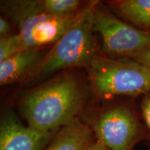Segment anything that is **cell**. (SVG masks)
<instances>
[{"instance_id":"6da1fadb","label":"cell","mask_w":150,"mask_h":150,"mask_svg":"<svg viewBox=\"0 0 150 150\" xmlns=\"http://www.w3.org/2000/svg\"><path fill=\"white\" fill-rule=\"evenodd\" d=\"M83 104L78 81L71 74L60 75L27 93L20 110L28 126L52 131L77 120Z\"/></svg>"},{"instance_id":"7a4b0ae2","label":"cell","mask_w":150,"mask_h":150,"mask_svg":"<svg viewBox=\"0 0 150 150\" xmlns=\"http://www.w3.org/2000/svg\"><path fill=\"white\" fill-rule=\"evenodd\" d=\"M87 5L72 13L54 15L44 10L41 0H15L1 1V11L18 28L24 47L38 48L57 42L81 18Z\"/></svg>"},{"instance_id":"3957f363","label":"cell","mask_w":150,"mask_h":150,"mask_svg":"<svg viewBox=\"0 0 150 150\" xmlns=\"http://www.w3.org/2000/svg\"><path fill=\"white\" fill-rule=\"evenodd\" d=\"M97 1L88 4L83 16L42 57L33 74L44 77L62 69L86 67L97 55L93 13Z\"/></svg>"},{"instance_id":"277c9868","label":"cell","mask_w":150,"mask_h":150,"mask_svg":"<svg viewBox=\"0 0 150 150\" xmlns=\"http://www.w3.org/2000/svg\"><path fill=\"white\" fill-rule=\"evenodd\" d=\"M87 69L94 89L101 96L150 93V69L131 59L115 60L97 54Z\"/></svg>"},{"instance_id":"5b68a950","label":"cell","mask_w":150,"mask_h":150,"mask_svg":"<svg viewBox=\"0 0 150 150\" xmlns=\"http://www.w3.org/2000/svg\"><path fill=\"white\" fill-rule=\"evenodd\" d=\"M93 30L102 39L103 49L111 56L129 58L150 46V33L118 19L98 2L93 13Z\"/></svg>"},{"instance_id":"8992f818","label":"cell","mask_w":150,"mask_h":150,"mask_svg":"<svg viewBox=\"0 0 150 150\" xmlns=\"http://www.w3.org/2000/svg\"><path fill=\"white\" fill-rule=\"evenodd\" d=\"M93 129L97 140L111 150H131L140 133L134 113L125 106H115L103 112Z\"/></svg>"},{"instance_id":"52a82bcc","label":"cell","mask_w":150,"mask_h":150,"mask_svg":"<svg viewBox=\"0 0 150 150\" xmlns=\"http://www.w3.org/2000/svg\"><path fill=\"white\" fill-rule=\"evenodd\" d=\"M58 130L42 131L24 126L13 112L4 115L0 125V150H42Z\"/></svg>"},{"instance_id":"ba28073f","label":"cell","mask_w":150,"mask_h":150,"mask_svg":"<svg viewBox=\"0 0 150 150\" xmlns=\"http://www.w3.org/2000/svg\"><path fill=\"white\" fill-rule=\"evenodd\" d=\"M42 58L38 48H28L0 63V84L7 85L33 72Z\"/></svg>"},{"instance_id":"9c48e42d","label":"cell","mask_w":150,"mask_h":150,"mask_svg":"<svg viewBox=\"0 0 150 150\" xmlns=\"http://www.w3.org/2000/svg\"><path fill=\"white\" fill-rule=\"evenodd\" d=\"M91 140V129L77 119L60 129L45 150H87Z\"/></svg>"},{"instance_id":"30bf717a","label":"cell","mask_w":150,"mask_h":150,"mask_svg":"<svg viewBox=\"0 0 150 150\" xmlns=\"http://www.w3.org/2000/svg\"><path fill=\"white\" fill-rule=\"evenodd\" d=\"M116 6L131 22L145 31L150 29V0H124Z\"/></svg>"},{"instance_id":"8fae6325","label":"cell","mask_w":150,"mask_h":150,"mask_svg":"<svg viewBox=\"0 0 150 150\" xmlns=\"http://www.w3.org/2000/svg\"><path fill=\"white\" fill-rule=\"evenodd\" d=\"M42 8L54 15H67L79 11L81 1L79 0H41Z\"/></svg>"},{"instance_id":"7c38bea8","label":"cell","mask_w":150,"mask_h":150,"mask_svg":"<svg viewBox=\"0 0 150 150\" xmlns=\"http://www.w3.org/2000/svg\"><path fill=\"white\" fill-rule=\"evenodd\" d=\"M26 50L18 33L0 38V63Z\"/></svg>"},{"instance_id":"4fadbf2b","label":"cell","mask_w":150,"mask_h":150,"mask_svg":"<svg viewBox=\"0 0 150 150\" xmlns=\"http://www.w3.org/2000/svg\"><path fill=\"white\" fill-rule=\"evenodd\" d=\"M127 59L136 61L143 66L150 69V46Z\"/></svg>"},{"instance_id":"5bb4252c","label":"cell","mask_w":150,"mask_h":150,"mask_svg":"<svg viewBox=\"0 0 150 150\" xmlns=\"http://www.w3.org/2000/svg\"><path fill=\"white\" fill-rule=\"evenodd\" d=\"M142 117L150 131V93L144 95L141 103Z\"/></svg>"},{"instance_id":"9a60e30c","label":"cell","mask_w":150,"mask_h":150,"mask_svg":"<svg viewBox=\"0 0 150 150\" xmlns=\"http://www.w3.org/2000/svg\"><path fill=\"white\" fill-rule=\"evenodd\" d=\"M11 27L8 22L5 18L1 17L0 18V35H1V37L10 35L9 33L11 32Z\"/></svg>"},{"instance_id":"2e32d148","label":"cell","mask_w":150,"mask_h":150,"mask_svg":"<svg viewBox=\"0 0 150 150\" xmlns=\"http://www.w3.org/2000/svg\"><path fill=\"white\" fill-rule=\"evenodd\" d=\"M87 150H111L108 147L104 145L102 142L97 140L94 142H91V145L88 147Z\"/></svg>"},{"instance_id":"e0dca14e","label":"cell","mask_w":150,"mask_h":150,"mask_svg":"<svg viewBox=\"0 0 150 150\" xmlns=\"http://www.w3.org/2000/svg\"><path fill=\"white\" fill-rule=\"evenodd\" d=\"M148 31H149V32L150 33V29H149V30H148Z\"/></svg>"}]
</instances>
